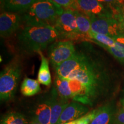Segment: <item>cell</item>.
I'll use <instances>...</instances> for the list:
<instances>
[{
	"mask_svg": "<svg viewBox=\"0 0 124 124\" xmlns=\"http://www.w3.org/2000/svg\"><path fill=\"white\" fill-rule=\"evenodd\" d=\"M76 51L78 64L66 79L69 81L71 100L93 106L108 90V72L90 44L84 43Z\"/></svg>",
	"mask_w": 124,
	"mask_h": 124,
	"instance_id": "6da1fadb",
	"label": "cell"
},
{
	"mask_svg": "<svg viewBox=\"0 0 124 124\" xmlns=\"http://www.w3.org/2000/svg\"><path fill=\"white\" fill-rule=\"evenodd\" d=\"M59 39L55 27L46 25L25 24L18 35L21 48L27 52H38Z\"/></svg>",
	"mask_w": 124,
	"mask_h": 124,
	"instance_id": "7a4b0ae2",
	"label": "cell"
},
{
	"mask_svg": "<svg viewBox=\"0 0 124 124\" xmlns=\"http://www.w3.org/2000/svg\"><path fill=\"white\" fill-rule=\"evenodd\" d=\"M64 9L52 0H38L27 10L24 17L25 24L55 26Z\"/></svg>",
	"mask_w": 124,
	"mask_h": 124,
	"instance_id": "3957f363",
	"label": "cell"
},
{
	"mask_svg": "<svg viewBox=\"0 0 124 124\" xmlns=\"http://www.w3.org/2000/svg\"><path fill=\"white\" fill-rule=\"evenodd\" d=\"M22 71L20 59H13L5 67L0 74V99L1 101L10 100L15 95Z\"/></svg>",
	"mask_w": 124,
	"mask_h": 124,
	"instance_id": "277c9868",
	"label": "cell"
},
{
	"mask_svg": "<svg viewBox=\"0 0 124 124\" xmlns=\"http://www.w3.org/2000/svg\"><path fill=\"white\" fill-rule=\"evenodd\" d=\"M54 27L58 32L59 39L71 41L82 40L73 10L64 9L59 16Z\"/></svg>",
	"mask_w": 124,
	"mask_h": 124,
	"instance_id": "5b68a950",
	"label": "cell"
},
{
	"mask_svg": "<svg viewBox=\"0 0 124 124\" xmlns=\"http://www.w3.org/2000/svg\"><path fill=\"white\" fill-rule=\"evenodd\" d=\"M91 20V31L116 39L123 36L118 21L113 15L93 16Z\"/></svg>",
	"mask_w": 124,
	"mask_h": 124,
	"instance_id": "8992f818",
	"label": "cell"
},
{
	"mask_svg": "<svg viewBox=\"0 0 124 124\" xmlns=\"http://www.w3.org/2000/svg\"><path fill=\"white\" fill-rule=\"evenodd\" d=\"M75 52L76 47L72 41L70 40L57 41L49 48V62L55 69L71 58Z\"/></svg>",
	"mask_w": 124,
	"mask_h": 124,
	"instance_id": "52a82bcc",
	"label": "cell"
},
{
	"mask_svg": "<svg viewBox=\"0 0 124 124\" xmlns=\"http://www.w3.org/2000/svg\"><path fill=\"white\" fill-rule=\"evenodd\" d=\"M21 16L16 12H4L0 15V35L2 38L10 36L19 28Z\"/></svg>",
	"mask_w": 124,
	"mask_h": 124,
	"instance_id": "ba28073f",
	"label": "cell"
},
{
	"mask_svg": "<svg viewBox=\"0 0 124 124\" xmlns=\"http://www.w3.org/2000/svg\"><path fill=\"white\" fill-rule=\"evenodd\" d=\"M89 110V108L86 105L80 102H70L63 110L58 124L66 123L77 120L86 115Z\"/></svg>",
	"mask_w": 124,
	"mask_h": 124,
	"instance_id": "9c48e42d",
	"label": "cell"
},
{
	"mask_svg": "<svg viewBox=\"0 0 124 124\" xmlns=\"http://www.w3.org/2000/svg\"><path fill=\"white\" fill-rule=\"evenodd\" d=\"M79 10L89 17L93 16L113 15L109 8L105 7L97 0H76Z\"/></svg>",
	"mask_w": 124,
	"mask_h": 124,
	"instance_id": "30bf717a",
	"label": "cell"
},
{
	"mask_svg": "<svg viewBox=\"0 0 124 124\" xmlns=\"http://www.w3.org/2000/svg\"><path fill=\"white\" fill-rule=\"evenodd\" d=\"M48 102L51 108L50 124H57L63 110L70 102L69 100L60 97L55 89H54L52 95Z\"/></svg>",
	"mask_w": 124,
	"mask_h": 124,
	"instance_id": "8fae6325",
	"label": "cell"
},
{
	"mask_svg": "<svg viewBox=\"0 0 124 124\" xmlns=\"http://www.w3.org/2000/svg\"><path fill=\"white\" fill-rule=\"evenodd\" d=\"M79 33L82 40L91 41L90 34L91 32V20L89 16L79 10H74Z\"/></svg>",
	"mask_w": 124,
	"mask_h": 124,
	"instance_id": "7c38bea8",
	"label": "cell"
},
{
	"mask_svg": "<svg viewBox=\"0 0 124 124\" xmlns=\"http://www.w3.org/2000/svg\"><path fill=\"white\" fill-rule=\"evenodd\" d=\"M115 115L112 108L106 105L96 108V113L90 124H114Z\"/></svg>",
	"mask_w": 124,
	"mask_h": 124,
	"instance_id": "4fadbf2b",
	"label": "cell"
},
{
	"mask_svg": "<svg viewBox=\"0 0 124 124\" xmlns=\"http://www.w3.org/2000/svg\"><path fill=\"white\" fill-rule=\"evenodd\" d=\"M38 0H5L3 8L8 12L27 11Z\"/></svg>",
	"mask_w": 124,
	"mask_h": 124,
	"instance_id": "5bb4252c",
	"label": "cell"
},
{
	"mask_svg": "<svg viewBox=\"0 0 124 124\" xmlns=\"http://www.w3.org/2000/svg\"><path fill=\"white\" fill-rule=\"evenodd\" d=\"M41 58V64L38 74V80L40 84L49 86L51 83V75L49 67V62L41 51L38 52Z\"/></svg>",
	"mask_w": 124,
	"mask_h": 124,
	"instance_id": "9a60e30c",
	"label": "cell"
},
{
	"mask_svg": "<svg viewBox=\"0 0 124 124\" xmlns=\"http://www.w3.org/2000/svg\"><path fill=\"white\" fill-rule=\"evenodd\" d=\"M41 90L40 83L38 80L25 78L21 86V92L26 97L33 96Z\"/></svg>",
	"mask_w": 124,
	"mask_h": 124,
	"instance_id": "2e32d148",
	"label": "cell"
},
{
	"mask_svg": "<svg viewBox=\"0 0 124 124\" xmlns=\"http://www.w3.org/2000/svg\"><path fill=\"white\" fill-rule=\"evenodd\" d=\"M34 119L42 124H50L51 108L48 102L40 103L37 106Z\"/></svg>",
	"mask_w": 124,
	"mask_h": 124,
	"instance_id": "e0dca14e",
	"label": "cell"
},
{
	"mask_svg": "<svg viewBox=\"0 0 124 124\" xmlns=\"http://www.w3.org/2000/svg\"><path fill=\"white\" fill-rule=\"evenodd\" d=\"M55 87V90L60 97L67 100L71 99V92L67 79L56 76Z\"/></svg>",
	"mask_w": 124,
	"mask_h": 124,
	"instance_id": "ac0fdd59",
	"label": "cell"
},
{
	"mask_svg": "<svg viewBox=\"0 0 124 124\" xmlns=\"http://www.w3.org/2000/svg\"><path fill=\"white\" fill-rule=\"evenodd\" d=\"M116 42L113 46L106 48L108 52L114 58L124 63V36L115 39Z\"/></svg>",
	"mask_w": 124,
	"mask_h": 124,
	"instance_id": "d6986e66",
	"label": "cell"
},
{
	"mask_svg": "<svg viewBox=\"0 0 124 124\" xmlns=\"http://www.w3.org/2000/svg\"><path fill=\"white\" fill-rule=\"evenodd\" d=\"M1 124H28V122L22 114L11 112L2 118Z\"/></svg>",
	"mask_w": 124,
	"mask_h": 124,
	"instance_id": "ffe728a7",
	"label": "cell"
},
{
	"mask_svg": "<svg viewBox=\"0 0 124 124\" xmlns=\"http://www.w3.org/2000/svg\"><path fill=\"white\" fill-rule=\"evenodd\" d=\"M112 11L114 17L124 8V0H97Z\"/></svg>",
	"mask_w": 124,
	"mask_h": 124,
	"instance_id": "44dd1931",
	"label": "cell"
},
{
	"mask_svg": "<svg viewBox=\"0 0 124 124\" xmlns=\"http://www.w3.org/2000/svg\"><path fill=\"white\" fill-rule=\"evenodd\" d=\"M63 9L79 10L76 0H52Z\"/></svg>",
	"mask_w": 124,
	"mask_h": 124,
	"instance_id": "7402d4cb",
	"label": "cell"
},
{
	"mask_svg": "<svg viewBox=\"0 0 124 124\" xmlns=\"http://www.w3.org/2000/svg\"><path fill=\"white\" fill-rule=\"evenodd\" d=\"M96 109L93 110L90 113H87L86 115L76 120L77 124H90L95 115Z\"/></svg>",
	"mask_w": 124,
	"mask_h": 124,
	"instance_id": "603a6c76",
	"label": "cell"
},
{
	"mask_svg": "<svg viewBox=\"0 0 124 124\" xmlns=\"http://www.w3.org/2000/svg\"><path fill=\"white\" fill-rule=\"evenodd\" d=\"M114 124H124V108L119 110L115 114Z\"/></svg>",
	"mask_w": 124,
	"mask_h": 124,
	"instance_id": "cb8c5ba5",
	"label": "cell"
},
{
	"mask_svg": "<svg viewBox=\"0 0 124 124\" xmlns=\"http://www.w3.org/2000/svg\"><path fill=\"white\" fill-rule=\"evenodd\" d=\"M116 18L118 21L122 34L124 36V8L120 10L118 14L116 16Z\"/></svg>",
	"mask_w": 124,
	"mask_h": 124,
	"instance_id": "d4e9b609",
	"label": "cell"
},
{
	"mask_svg": "<svg viewBox=\"0 0 124 124\" xmlns=\"http://www.w3.org/2000/svg\"><path fill=\"white\" fill-rule=\"evenodd\" d=\"M121 103L122 108H124V93H123V95H122L121 100Z\"/></svg>",
	"mask_w": 124,
	"mask_h": 124,
	"instance_id": "484cf974",
	"label": "cell"
},
{
	"mask_svg": "<svg viewBox=\"0 0 124 124\" xmlns=\"http://www.w3.org/2000/svg\"><path fill=\"white\" fill-rule=\"evenodd\" d=\"M30 124H41L40 122H38V121H36V120H35V119H33V120L31 121Z\"/></svg>",
	"mask_w": 124,
	"mask_h": 124,
	"instance_id": "4316f807",
	"label": "cell"
},
{
	"mask_svg": "<svg viewBox=\"0 0 124 124\" xmlns=\"http://www.w3.org/2000/svg\"><path fill=\"white\" fill-rule=\"evenodd\" d=\"M67 124H77V121H76V120L72 121L67 122Z\"/></svg>",
	"mask_w": 124,
	"mask_h": 124,
	"instance_id": "83f0119b",
	"label": "cell"
},
{
	"mask_svg": "<svg viewBox=\"0 0 124 124\" xmlns=\"http://www.w3.org/2000/svg\"><path fill=\"white\" fill-rule=\"evenodd\" d=\"M4 1H5V0H1V6H2V7H3V5H4Z\"/></svg>",
	"mask_w": 124,
	"mask_h": 124,
	"instance_id": "f1b7e54d",
	"label": "cell"
},
{
	"mask_svg": "<svg viewBox=\"0 0 124 124\" xmlns=\"http://www.w3.org/2000/svg\"><path fill=\"white\" fill-rule=\"evenodd\" d=\"M67 124V122H66V123H60V124Z\"/></svg>",
	"mask_w": 124,
	"mask_h": 124,
	"instance_id": "f546056e",
	"label": "cell"
}]
</instances>
